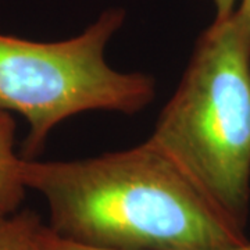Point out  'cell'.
I'll use <instances>...</instances> for the list:
<instances>
[{"mask_svg":"<svg viewBox=\"0 0 250 250\" xmlns=\"http://www.w3.org/2000/svg\"><path fill=\"white\" fill-rule=\"evenodd\" d=\"M39 245H41V250H100L93 249V248H86V246H81V245H77V243L62 239L57 235H54L49 229L47 225H43V228L41 231ZM225 250H250V241H248L246 243H242L239 246H235V248Z\"/></svg>","mask_w":250,"mask_h":250,"instance_id":"8992f818","label":"cell"},{"mask_svg":"<svg viewBox=\"0 0 250 250\" xmlns=\"http://www.w3.org/2000/svg\"><path fill=\"white\" fill-rule=\"evenodd\" d=\"M238 10L242 14V17L245 18L250 31V0H242V4L238 7Z\"/></svg>","mask_w":250,"mask_h":250,"instance_id":"ba28073f","label":"cell"},{"mask_svg":"<svg viewBox=\"0 0 250 250\" xmlns=\"http://www.w3.org/2000/svg\"><path fill=\"white\" fill-rule=\"evenodd\" d=\"M45 197L49 229L100 250H225L249 241L147 141L78 160L21 159Z\"/></svg>","mask_w":250,"mask_h":250,"instance_id":"6da1fadb","label":"cell"},{"mask_svg":"<svg viewBox=\"0 0 250 250\" xmlns=\"http://www.w3.org/2000/svg\"><path fill=\"white\" fill-rule=\"evenodd\" d=\"M246 232L250 206V31L236 9L197 39L146 139Z\"/></svg>","mask_w":250,"mask_h":250,"instance_id":"7a4b0ae2","label":"cell"},{"mask_svg":"<svg viewBox=\"0 0 250 250\" xmlns=\"http://www.w3.org/2000/svg\"><path fill=\"white\" fill-rule=\"evenodd\" d=\"M235 1L236 0H214L215 11H217V20L228 17L235 11Z\"/></svg>","mask_w":250,"mask_h":250,"instance_id":"52a82bcc","label":"cell"},{"mask_svg":"<svg viewBox=\"0 0 250 250\" xmlns=\"http://www.w3.org/2000/svg\"><path fill=\"white\" fill-rule=\"evenodd\" d=\"M43 225L29 210L0 214V250H41L39 236Z\"/></svg>","mask_w":250,"mask_h":250,"instance_id":"5b68a950","label":"cell"},{"mask_svg":"<svg viewBox=\"0 0 250 250\" xmlns=\"http://www.w3.org/2000/svg\"><path fill=\"white\" fill-rule=\"evenodd\" d=\"M124 20V10L108 9L82 34L59 42L0 34V107L27 120L22 159L32 160L54 128L77 114L134 116L152 103V75L118 71L106 62V47Z\"/></svg>","mask_w":250,"mask_h":250,"instance_id":"3957f363","label":"cell"},{"mask_svg":"<svg viewBox=\"0 0 250 250\" xmlns=\"http://www.w3.org/2000/svg\"><path fill=\"white\" fill-rule=\"evenodd\" d=\"M16 120L0 107V214H13L25 197L27 188L20 174L21 159L14 150Z\"/></svg>","mask_w":250,"mask_h":250,"instance_id":"277c9868","label":"cell"}]
</instances>
